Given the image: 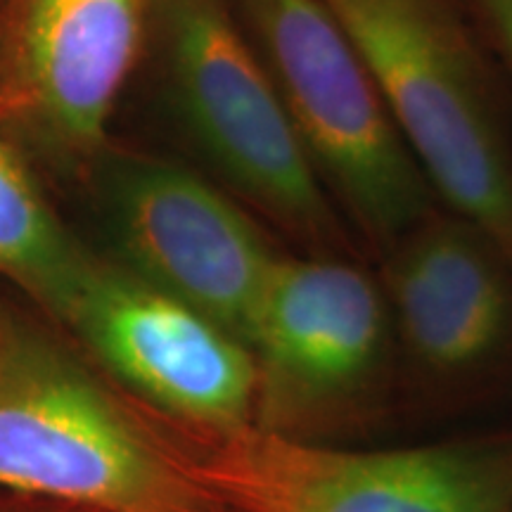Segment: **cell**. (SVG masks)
Here are the masks:
<instances>
[{
    "label": "cell",
    "instance_id": "7a4b0ae2",
    "mask_svg": "<svg viewBox=\"0 0 512 512\" xmlns=\"http://www.w3.org/2000/svg\"><path fill=\"white\" fill-rule=\"evenodd\" d=\"M143 427L188 482L238 512H512V437L366 451L159 411Z\"/></svg>",
    "mask_w": 512,
    "mask_h": 512
},
{
    "label": "cell",
    "instance_id": "30bf717a",
    "mask_svg": "<svg viewBox=\"0 0 512 512\" xmlns=\"http://www.w3.org/2000/svg\"><path fill=\"white\" fill-rule=\"evenodd\" d=\"M119 223L140 278L249 347L280 254L233 195L185 166L143 164L121 185Z\"/></svg>",
    "mask_w": 512,
    "mask_h": 512
},
{
    "label": "cell",
    "instance_id": "3957f363",
    "mask_svg": "<svg viewBox=\"0 0 512 512\" xmlns=\"http://www.w3.org/2000/svg\"><path fill=\"white\" fill-rule=\"evenodd\" d=\"M192 140L240 200L318 254L349 223L320 181L230 0H152V29Z\"/></svg>",
    "mask_w": 512,
    "mask_h": 512
},
{
    "label": "cell",
    "instance_id": "9c48e42d",
    "mask_svg": "<svg viewBox=\"0 0 512 512\" xmlns=\"http://www.w3.org/2000/svg\"><path fill=\"white\" fill-rule=\"evenodd\" d=\"M377 273L406 361L432 384L475 382L512 347V256L444 207L399 235Z\"/></svg>",
    "mask_w": 512,
    "mask_h": 512
},
{
    "label": "cell",
    "instance_id": "7c38bea8",
    "mask_svg": "<svg viewBox=\"0 0 512 512\" xmlns=\"http://www.w3.org/2000/svg\"><path fill=\"white\" fill-rule=\"evenodd\" d=\"M498 67L512 76V0H467Z\"/></svg>",
    "mask_w": 512,
    "mask_h": 512
},
{
    "label": "cell",
    "instance_id": "ba28073f",
    "mask_svg": "<svg viewBox=\"0 0 512 512\" xmlns=\"http://www.w3.org/2000/svg\"><path fill=\"white\" fill-rule=\"evenodd\" d=\"M55 316L159 413L214 427L254 420L252 349L138 273L86 256Z\"/></svg>",
    "mask_w": 512,
    "mask_h": 512
},
{
    "label": "cell",
    "instance_id": "6da1fadb",
    "mask_svg": "<svg viewBox=\"0 0 512 512\" xmlns=\"http://www.w3.org/2000/svg\"><path fill=\"white\" fill-rule=\"evenodd\" d=\"M366 62L439 207L512 256V136L467 0H323Z\"/></svg>",
    "mask_w": 512,
    "mask_h": 512
},
{
    "label": "cell",
    "instance_id": "5b68a950",
    "mask_svg": "<svg viewBox=\"0 0 512 512\" xmlns=\"http://www.w3.org/2000/svg\"><path fill=\"white\" fill-rule=\"evenodd\" d=\"M0 489L98 512H235L48 339L0 325Z\"/></svg>",
    "mask_w": 512,
    "mask_h": 512
},
{
    "label": "cell",
    "instance_id": "52a82bcc",
    "mask_svg": "<svg viewBox=\"0 0 512 512\" xmlns=\"http://www.w3.org/2000/svg\"><path fill=\"white\" fill-rule=\"evenodd\" d=\"M152 29V0H0V138L91 166Z\"/></svg>",
    "mask_w": 512,
    "mask_h": 512
},
{
    "label": "cell",
    "instance_id": "8992f818",
    "mask_svg": "<svg viewBox=\"0 0 512 512\" xmlns=\"http://www.w3.org/2000/svg\"><path fill=\"white\" fill-rule=\"evenodd\" d=\"M254 425L313 439L380 415L399 354L377 275L347 254L280 256L249 335Z\"/></svg>",
    "mask_w": 512,
    "mask_h": 512
},
{
    "label": "cell",
    "instance_id": "277c9868",
    "mask_svg": "<svg viewBox=\"0 0 512 512\" xmlns=\"http://www.w3.org/2000/svg\"><path fill=\"white\" fill-rule=\"evenodd\" d=\"M347 223L382 252L437 207L366 62L323 0H230Z\"/></svg>",
    "mask_w": 512,
    "mask_h": 512
},
{
    "label": "cell",
    "instance_id": "8fae6325",
    "mask_svg": "<svg viewBox=\"0 0 512 512\" xmlns=\"http://www.w3.org/2000/svg\"><path fill=\"white\" fill-rule=\"evenodd\" d=\"M15 145L0 138V275L60 311L83 261Z\"/></svg>",
    "mask_w": 512,
    "mask_h": 512
}]
</instances>
